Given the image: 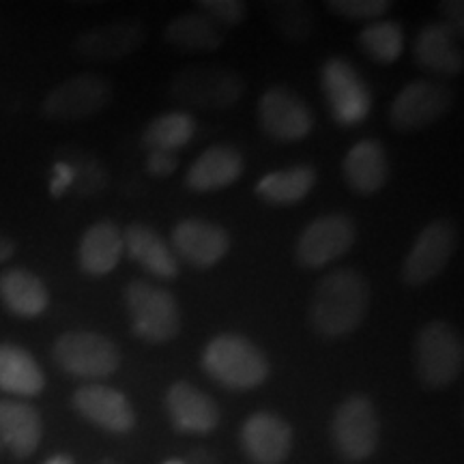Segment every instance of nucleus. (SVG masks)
Here are the masks:
<instances>
[{
    "label": "nucleus",
    "instance_id": "obj_1",
    "mask_svg": "<svg viewBox=\"0 0 464 464\" xmlns=\"http://www.w3.org/2000/svg\"><path fill=\"white\" fill-rule=\"evenodd\" d=\"M368 307V280L355 269H335L318 280L307 318L318 338L338 340L355 332Z\"/></svg>",
    "mask_w": 464,
    "mask_h": 464
},
{
    "label": "nucleus",
    "instance_id": "obj_2",
    "mask_svg": "<svg viewBox=\"0 0 464 464\" xmlns=\"http://www.w3.org/2000/svg\"><path fill=\"white\" fill-rule=\"evenodd\" d=\"M202 368L226 390H256L269 376V359L241 334H219L202 353Z\"/></svg>",
    "mask_w": 464,
    "mask_h": 464
},
{
    "label": "nucleus",
    "instance_id": "obj_3",
    "mask_svg": "<svg viewBox=\"0 0 464 464\" xmlns=\"http://www.w3.org/2000/svg\"><path fill=\"white\" fill-rule=\"evenodd\" d=\"M123 297L136 338L149 344H164L181 332V307L166 288L133 280L125 286Z\"/></svg>",
    "mask_w": 464,
    "mask_h": 464
},
{
    "label": "nucleus",
    "instance_id": "obj_4",
    "mask_svg": "<svg viewBox=\"0 0 464 464\" xmlns=\"http://www.w3.org/2000/svg\"><path fill=\"white\" fill-rule=\"evenodd\" d=\"M464 348L454 324L430 321L415 338V370L428 390H445L462 372Z\"/></svg>",
    "mask_w": 464,
    "mask_h": 464
},
{
    "label": "nucleus",
    "instance_id": "obj_5",
    "mask_svg": "<svg viewBox=\"0 0 464 464\" xmlns=\"http://www.w3.org/2000/svg\"><path fill=\"white\" fill-rule=\"evenodd\" d=\"M246 82L239 73L222 67H188L174 75L170 97L185 108L222 112L243 97Z\"/></svg>",
    "mask_w": 464,
    "mask_h": 464
},
{
    "label": "nucleus",
    "instance_id": "obj_6",
    "mask_svg": "<svg viewBox=\"0 0 464 464\" xmlns=\"http://www.w3.org/2000/svg\"><path fill=\"white\" fill-rule=\"evenodd\" d=\"M52 359L69 376L97 381L108 379L119 370L121 351L103 334L67 332L52 346Z\"/></svg>",
    "mask_w": 464,
    "mask_h": 464
},
{
    "label": "nucleus",
    "instance_id": "obj_7",
    "mask_svg": "<svg viewBox=\"0 0 464 464\" xmlns=\"http://www.w3.org/2000/svg\"><path fill=\"white\" fill-rule=\"evenodd\" d=\"M321 89L332 119L340 127L362 125L372 110V92L346 58L332 56L321 67Z\"/></svg>",
    "mask_w": 464,
    "mask_h": 464
},
{
    "label": "nucleus",
    "instance_id": "obj_8",
    "mask_svg": "<svg viewBox=\"0 0 464 464\" xmlns=\"http://www.w3.org/2000/svg\"><path fill=\"white\" fill-rule=\"evenodd\" d=\"M381 421L372 400L351 396L338 406L332 420L334 448L348 462H363L379 445Z\"/></svg>",
    "mask_w": 464,
    "mask_h": 464
},
{
    "label": "nucleus",
    "instance_id": "obj_9",
    "mask_svg": "<svg viewBox=\"0 0 464 464\" xmlns=\"http://www.w3.org/2000/svg\"><path fill=\"white\" fill-rule=\"evenodd\" d=\"M454 91L450 86L432 82V80H415L393 97L390 123L393 130L402 133L426 130L448 116L454 108Z\"/></svg>",
    "mask_w": 464,
    "mask_h": 464
},
{
    "label": "nucleus",
    "instance_id": "obj_10",
    "mask_svg": "<svg viewBox=\"0 0 464 464\" xmlns=\"http://www.w3.org/2000/svg\"><path fill=\"white\" fill-rule=\"evenodd\" d=\"M355 222L344 213H329L307 224L295 241V260L304 269H321L355 246Z\"/></svg>",
    "mask_w": 464,
    "mask_h": 464
},
{
    "label": "nucleus",
    "instance_id": "obj_11",
    "mask_svg": "<svg viewBox=\"0 0 464 464\" xmlns=\"http://www.w3.org/2000/svg\"><path fill=\"white\" fill-rule=\"evenodd\" d=\"M112 102V84L103 75L80 73L54 86L42 103L48 121H82Z\"/></svg>",
    "mask_w": 464,
    "mask_h": 464
},
{
    "label": "nucleus",
    "instance_id": "obj_12",
    "mask_svg": "<svg viewBox=\"0 0 464 464\" xmlns=\"http://www.w3.org/2000/svg\"><path fill=\"white\" fill-rule=\"evenodd\" d=\"M258 123L271 140L290 144L310 136L316 121L297 92L286 86H271L258 100Z\"/></svg>",
    "mask_w": 464,
    "mask_h": 464
},
{
    "label": "nucleus",
    "instance_id": "obj_13",
    "mask_svg": "<svg viewBox=\"0 0 464 464\" xmlns=\"http://www.w3.org/2000/svg\"><path fill=\"white\" fill-rule=\"evenodd\" d=\"M458 243L456 228L448 219H434L423 228L406 254L402 271L404 284L409 286H426L434 277L443 274V269L454 256V249Z\"/></svg>",
    "mask_w": 464,
    "mask_h": 464
},
{
    "label": "nucleus",
    "instance_id": "obj_14",
    "mask_svg": "<svg viewBox=\"0 0 464 464\" xmlns=\"http://www.w3.org/2000/svg\"><path fill=\"white\" fill-rule=\"evenodd\" d=\"M144 39H147V28L142 22L125 17L84 31L75 39L73 50L86 61L116 63L140 50Z\"/></svg>",
    "mask_w": 464,
    "mask_h": 464
},
{
    "label": "nucleus",
    "instance_id": "obj_15",
    "mask_svg": "<svg viewBox=\"0 0 464 464\" xmlns=\"http://www.w3.org/2000/svg\"><path fill=\"white\" fill-rule=\"evenodd\" d=\"M172 252L196 269H211L230 249V235L222 226L200 218L181 219L172 228Z\"/></svg>",
    "mask_w": 464,
    "mask_h": 464
},
{
    "label": "nucleus",
    "instance_id": "obj_16",
    "mask_svg": "<svg viewBox=\"0 0 464 464\" xmlns=\"http://www.w3.org/2000/svg\"><path fill=\"white\" fill-rule=\"evenodd\" d=\"M72 404L86 421L95 423L102 430L125 434L136 426V413H133L130 400L114 387L89 382L73 393Z\"/></svg>",
    "mask_w": 464,
    "mask_h": 464
},
{
    "label": "nucleus",
    "instance_id": "obj_17",
    "mask_svg": "<svg viewBox=\"0 0 464 464\" xmlns=\"http://www.w3.org/2000/svg\"><path fill=\"white\" fill-rule=\"evenodd\" d=\"M241 448L254 464H282L293 450V430L274 413H254L241 428Z\"/></svg>",
    "mask_w": 464,
    "mask_h": 464
},
{
    "label": "nucleus",
    "instance_id": "obj_18",
    "mask_svg": "<svg viewBox=\"0 0 464 464\" xmlns=\"http://www.w3.org/2000/svg\"><path fill=\"white\" fill-rule=\"evenodd\" d=\"M166 411L179 432L207 434L219 423V409L205 392L191 382L179 381L166 393Z\"/></svg>",
    "mask_w": 464,
    "mask_h": 464
},
{
    "label": "nucleus",
    "instance_id": "obj_19",
    "mask_svg": "<svg viewBox=\"0 0 464 464\" xmlns=\"http://www.w3.org/2000/svg\"><path fill=\"white\" fill-rule=\"evenodd\" d=\"M243 170H246V161L239 150L230 144H216L198 155V160L189 166L185 185L191 191L208 194V191L224 189L239 181Z\"/></svg>",
    "mask_w": 464,
    "mask_h": 464
},
{
    "label": "nucleus",
    "instance_id": "obj_20",
    "mask_svg": "<svg viewBox=\"0 0 464 464\" xmlns=\"http://www.w3.org/2000/svg\"><path fill=\"white\" fill-rule=\"evenodd\" d=\"M123 249L133 263L140 265L160 280H174L179 276V258L164 237L147 224H131L123 230Z\"/></svg>",
    "mask_w": 464,
    "mask_h": 464
},
{
    "label": "nucleus",
    "instance_id": "obj_21",
    "mask_svg": "<svg viewBox=\"0 0 464 464\" xmlns=\"http://www.w3.org/2000/svg\"><path fill=\"white\" fill-rule=\"evenodd\" d=\"M123 230L114 222H97L86 228L78 246V265L82 274L103 277L123 258Z\"/></svg>",
    "mask_w": 464,
    "mask_h": 464
},
{
    "label": "nucleus",
    "instance_id": "obj_22",
    "mask_svg": "<svg viewBox=\"0 0 464 464\" xmlns=\"http://www.w3.org/2000/svg\"><path fill=\"white\" fill-rule=\"evenodd\" d=\"M342 172L353 191L363 196L376 194L385 188L387 179H390V161H387L385 147L372 138L359 140L342 161Z\"/></svg>",
    "mask_w": 464,
    "mask_h": 464
},
{
    "label": "nucleus",
    "instance_id": "obj_23",
    "mask_svg": "<svg viewBox=\"0 0 464 464\" xmlns=\"http://www.w3.org/2000/svg\"><path fill=\"white\" fill-rule=\"evenodd\" d=\"M44 423L39 411L22 400H0V443L17 458H28L42 443Z\"/></svg>",
    "mask_w": 464,
    "mask_h": 464
},
{
    "label": "nucleus",
    "instance_id": "obj_24",
    "mask_svg": "<svg viewBox=\"0 0 464 464\" xmlns=\"http://www.w3.org/2000/svg\"><path fill=\"white\" fill-rule=\"evenodd\" d=\"M0 301L14 316L37 318L50 305L45 282L24 266H11L0 274Z\"/></svg>",
    "mask_w": 464,
    "mask_h": 464
},
{
    "label": "nucleus",
    "instance_id": "obj_25",
    "mask_svg": "<svg viewBox=\"0 0 464 464\" xmlns=\"http://www.w3.org/2000/svg\"><path fill=\"white\" fill-rule=\"evenodd\" d=\"M417 67L437 75H458L464 67L456 37L440 22L423 26L413 45Z\"/></svg>",
    "mask_w": 464,
    "mask_h": 464
},
{
    "label": "nucleus",
    "instance_id": "obj_26",
    "mask_svg": "<svg viewBox=\"0 0 464 464\" xmlns=\"http://www.w3.org/2000/svg\"><path fill=\"white\" fill-rule=\"evenodd\" d=\"M45 376L26 348L3 342L0 344V392L20 398H34L44 392Z\"/></svg>",
    "mask_w": 464,
    "mask_h": 464
},
{
    "label": "nucleus",
    "instance_id": "obj_27",
    "mask_svg": "<svg viewBox=\"0 0 464 464\" xmlns=\"http://www.w3.org/2000/svg\"><path fill=\"white\" fill-rule=\"evenodd\" d=\"M164 42L177 52H216L222 48L224 33L202 11H188L166 26Z\"/></svg>",
    "mask_w": 464,
    "mask_h": 464
},
{
    "label": "nucleus",
    "instance_id": "obj_28",
    "mask_svg": "<svg viewBox=\"0 0 464 464\" xmlns=\"http://www.w3.org/2000/svg\"><path fill=\"white\" fill-rule=\"evenodd\" d=\"M316 168L299 164L293 168H286V170H276L265 174V177L258 179L256 196L266 205L274 207H293L297 205L314 189L316 185Z\"/></svg>",
    "mask_w": 464,
    "mask_h": 464
},
{
    "label": "nucleus",
    "instance_id": "obj_29",
    "mask_svg": "<svg viewBox=\"0 0 464 464\" xmlns=\"http://www.w3.org/2000/svg\"><path fill=\"white\" fill-rule=\"evenodd\" d=\"M196 136V119L183 110L155 116L142 131V147L149 150L177 153Z\"/></svg>",
    "mask_w": 464,
    "mask_h": 464
},
{
    "label": "nucleus",
    "instance_id": "obj_30",
    "mask_svg": "<svg viewBox=\"0 0 464 464\" xmlns=\"http://www.w3.org/2000/svg\"><path fill=\"white\" fill-rule=\"evenodd\" d=\"M265 14L282 37L301 44L316 31V14L307 3L299 0H276L265 3Z\"/></svg>",
    "mask_w": 464,
    "mask_h": 464
},
{
    "label": "nucleus",
    "instance_id": "obj_31",
    "mask_svg": "<svg viewBox=\"0 0 464 464\" xmlns=\"http://www.w3.org/2000/svg\"><path fill=\"white\" fill-rule=\"evenodd\" d=\"M357 44L368 58L379 65H393L404 52V33L400 24L390 20L370 22L362 28Z\"/></svg>",
    "mask_w": 464,
    "mask_h": 464
},
{
    "label": "nucleus",
    "instance_id": "obj_32",
    "mask_svg": "<svg viewBox=\"0 0 464 464\" xmlns=\"http://www.w3.org/2000/svg\"><path fill=\"white\" fill-rule=\"evenodd\" d=\"M72 164L75 172L73 191L80 198H92V196H100L103 189L108 188V172L106 168L100 164V160L95 155L84 153V150L72 149L65 150V158Z\"/></svg>",
    "mask_w": 464,
    "mask_h": 464
},
{
    "label": "nucleus",
    "instance_id": "obj_33",
    "mask_svg": "<svg viewBox=\"0 0 464 464\" xmlns=\"http://www.w3.org/2000/svg\"><path fill=\"white\" fill-rule=\"evenodd\" d=\"M327 9L346 20L376 22L379 17L390 14L392 3L390 0H332L327 3Z\"/></svg>",
    "mask_w": 464,
    "mask_h": 464
},
{
    "label": "nucleus",
    "instance_id": "obj_34",
    "mask_svg": "<svg viewBox=\"0 0 464 464\" xmlns=\"http://www.w3.org/2000/svg\"><path fill=\"white\" fill-rule=\"evenodd\" d=\"M198 11L211 17L218 26H239L246 20V3L241 0H200Z\"/></svg>",
    "mask_w": 464,
    "mask_h": 464
},
{
    "label": "nucleus",
    "instance_id": "obj_35",
    "mask_svg": "<svg viewBox=\"0 0 464 464\" xmlns=\"http://www.w3.org/2000/svg\"><path fill=\"white\" fill-rule=\"evenodd\" d=\"M75 172L72 164L67 160H58L54 166H52V177H50V194L54 198H61L63 194H67L69 189L73 188Z\"/></svg>",
    "mask_w": 464,
    "mask_h": 464
},
{
    "label": "nucleus",
    "instance_id": "obj_36",
    "mask_svg": "<svg viewBox=\"0 0 464 464\" xmlns=\"http://www.w3.org/2000/svg\"><path fill=\"white\" fill-rule=\"evenodd\" d=\"M439 11L440 15H443V20H440V24H443L448 31L454 34V37H462L464 33V3L460 0H445V3L439 5Z\"/></svg>",
    "mask_w": 464,
    "mask_h": 464
},
{
    "label": "nucleus",
    "instance_id": "obj_37",
    "mask_svg": "<svg viewBox=\"0 0 464 464\" xmlns=\"http://www.w3.org/2000/svg\"><path fill=\"white\" fill-rule=\"evenodd\" d=\"M179 161L177 153H166V150H149L147 158V170L150 177L155 179H166L177 170Z\"/></svg>",
    "mask_w": 464,
    "mask_h": 464
},
{
    "label": "nucleus",
    "instance_id": "obj_38",
    "mask_svg": "<svg viewBox=\"0 0 464 464\" xmlns=\"http://www.w3.org/2000/svg\"><path fill=\"white\" fill-rule=\"evenodd\" d=\"M14 254H15L14 239H9L7 235H0V265H5L7 260L14 258Z\"/></svg>",
    "mask_w": 464,
    "mask_h": 464
},
{
    "label": "nucleus",
    "instance_id": "obj_39",
    "mask_svg": "<svg viewBox=\"0 0 464 464\" xmlns=\"http://www.w3.org/2000/svg\"><path fill=\"white\" fill-rule=\"evenodd\" d=\"M45 464H73V460H72V456H67V454H56V456H52Z\"/></svg>",
    "mask_w": 464,
    "mask_h": 464
},
{
    "label": "nucleus",
    "instance_id": "obj_40",
    "mask_svg": "<svg viewBox=\"0 0 464 464\" xmlns=\"http://www.w3.org/2000/svg\"><path fill=\"white\" fill-rule=\"evenodd\" d=\"M164 464H185V462H181V460H166Z\"/></svg>",
    "mask_w": 464,
    "mask_h": 464
}]
</instances>
